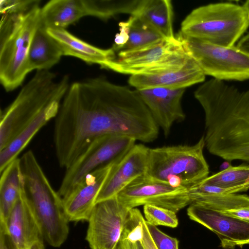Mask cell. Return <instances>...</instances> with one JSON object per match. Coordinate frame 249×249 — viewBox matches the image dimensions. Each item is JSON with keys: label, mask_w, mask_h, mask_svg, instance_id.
Returning a JSON list of instances; mask_svg holds the SVG:
<instances>
[{"label": "cell", "mask_w": 249, "mask_h": 249, "mask_svg": "<svg viewBox=\"0 0 249 249\" xmlns=\"http://www.w3.org/2000/svg\"><path fill=\"white\" fill-rule=\"evenodd\" d=\"M159 128L137 89L102 77L74 82L55 118L57 160L66 169L98 138L118 135L151 142Z\"/></svg>", "instance_id": "cell-1"}, {"label": "cell", "mask_w": 249, "mask_h": 249, "mask_svg": "<svg viewBox=\"0 0 249 249\" xmlns=\"http://www.w3.org/2000/svg\"><path fill=\"white\" fill-rule=\"evenodd\" d=\"M204 112L205 146L225 160L249 162V89L214 78L194 92Z\"/></svg>", "instance_id": "cell-2"}, {"label": "cell", "mask_w": 249, "mask_h": 249, "mask_svg": "<svg viewBox=\"0 0 249 249\" xmlns=\"http://www.w3.org/2000/svg\"><path fill=\"white\" fill-rule=\"evenodd\" d=\"M70 86L67 75L58 79L50 70L37 71L11 104L1 111L0 150L44 109L61 103Z\"/></svg>", "instance_id": "cell-3"}, {"label": "cell", "mask_w": 249, "mask_h": 249, "mask_svg": "<svg viewBox=\"0 0 249 249\" xmlns=\"http://www.w3.org/2000/svg\"><path fill=\"white\" fill-rule=\"evenodd\" d=\"M20 160L24 191L43 238L50 246L59 247L69 232L62 197L53 188L32 151L26 152Z\"/></svg>", "instance_id": "cell-4"}, {"label": "cell", "mask_w": 249, "mask_h": 249, "mask_svg": "<svg viewBox=\"0 0 249 249\" xmlns=\"http://www.w3.org/2000/svg\"><path fill=\"white\" fill-rule=\"evenodd\" d=\"M39 5L19 13L1 14L0 82L7 91L18 87L30 72L29 52L40 23Z\"/></svg>", "instance_id": "cell-5"}, {"label": "cell", "mask_w": 249, "mask_h": 249, "mask_svg": "<svg viewBox=\"0 0 249 249\" xmlns=\"http://www.w3.org/2000/svg\"><path fill=\"white\" fill-rule=\"evenodd\" d=\"M204 147L203 136L194 145L149 148L144 175L174 186L189 188L208 177Z\"/></svg>", "instance_id": "cell-6"}, {"label": "cell", "mask_w": 249, "mask_h": 249, "mask_svg": "<svg viewBox=\"0 0 249 249\" xmlns=\"http://www.w3.org/2000/svg\"><path fill=\"white\" fill-rule=\"evenodd\" d=\"M249 26L243 6L220 2L194 9L181 22L179 32L216 45L232 47Z\"/></svg>", "instance_id": "cell-7"}, {"label": "cell", "mask_w": 249, "mask_h": 249, "mask_svg": "<svg viewBox=\"0 0 249 249\" xmlns=\"http://www.w3.org/2000/svg\"><path fill=\"white\" fill-rule=\"evenodd\" d=\"M190 58L176 36L136 49L116 53L103 68L129 74H151L183 66Z\"/></svg>", "instance_id": "cell-8"}, {"label": "cell", "mask_w": 249, "mask_h": 249, "mask_svg": "<svg viewBox=\"0 0 249 249\" xmlns=\"http://www.w3.org/2000/svg\"><path fill=\"white\" fill-rule=\"evenodd\" d=\"M176 37L205 75L220 81L249 79V55L236 47L216 45L179 32Z\"/></svg>", "instance_id": "cell-9"}, {"label": "cell", "mask_w": 249, "mask_h": 249, "mask_svg": "<svg viewBox=\"0 0 249 249\" xmlns=\"http://www.w3.org/2000/svg\"><path fill=\"white\" fill-rule=\"evenodd\" d=\"M136 141L118 135H106L95 139L66 169L57 191L59 196L65 197L89 173L121 158L135 144Z\"/></svg>", "instance_id": "cell-10"}, {"label": "cell", "mask_w": 249, "mask_h": 249, "mask_svg": "<svg viewBox=\"0 0 249 249\" xmlns=\"http://www.w3.org/2000/svg\"><path fill=\"white\" fill-rule=\"evenodd\" d=\"M117 197L129 209L150 204L177 213L192 203L189 188L174 186L144 175L132 181Z\"/></svg>", "instance_id": "cell-11"}, {"label": "cell", "mask_w": 249, "mask_h": 249, "mask_svg": "<svg viewBox=\"0 0 249 249\" xmlns=\"http://www.w3.org/2000/svg\"><path fill=\"white\" fill-rule=\"evenodd\" d=\"M129 210L117 196L96 203L86 236L90 249H117Z\"/></svg>", "instance_id": "cell-12"}, {"label": "cell", "mask_w": 249, "mask_h": 249, "mask_svg": "<svg viewBox=\"0 0 249 249\" xmlns=\"http://www.w3.org/2000/svg\"><path fill=\"white\" fill-rule=\"evenodd\" d=\"M189 218L215 233L224 249L249 244V221L228 215L203 203L195 202L187 209Z\"/></svg>", "instance_id": "cell-13"}, {"label": "cell", "mask_w": 249, "mask_h": 249, "mask_svg": "<svg viewBox=\"0 0 249 249\" xmlns=\"http://www.w3.org/2000/svg\"><path fill=\"white\" fill-rule=\"evenodd\" d=\"M117 160L89 173L62 198L69 221H88L98 196Z\"/></svg>", "instance_id": "cell-14"}, {"label": "cell", "mask_w": 249, "mask_h": 249, "mask_svg": "<svg viewBox=\"0 0 249 249\" xmlns=\"http://www.w3.org/2000/svg\"><path fill=\"white\" fill-rule=\"evenodd\" d=\"M149 148L135 144L114 164L96 203L115 197L146 172Z\"/></svg>", "instance_id": "cell-15"}, {"label": "cell", "mask_w": 249, "mask_h": 249, "mask_svg": "<svg viewBox=\"0 0 249 249\" xmlns=\"http://www.w3.org/2000/svg\"><path fill=\"white\" fill-rule=\"evenodd\" d=\"M137 90L165 136L169 134L175 123L185 120L181 100L185 89L156 88Z\"/></svg>", "instance_id": "cell-16"}, {"label": "cell", "mask_w": 249, "mask_h": 249, "mask_svg": "<svg viewBox=\"0 0 249 249\" xmlns=\"http://www.w3.org/2000/svg\"><path fill=\"white\" fill-rule=\"evenodd\" d=\"M0 226L4 228L16 249H29L34 242L43 239L23 187L5 222H0Z\"/></svg>", "instance_id": "cell-17"}, {"label": "cell", "mask_w": 249, "mask_h": 249, "mask_svg": "<svg viewBox=\"0 0 249 249\" xmlns=\"http://www.w3.org/2000/svg\"><path fill=\"white\" fill-rule=\"evenodd\" d=\"M205 75L190 57L182 67L151 74H138L130 76L129 84L137 90L163 88L185 89L203 82Z\"/></svg>", "instance_id": "cell-18"}, {"label": "cell", "mask_w": 249, "mask_h": 249, "mask_svg": "<svg viewBox=\"0 0 249 249\" xmlns=\"http://www.w3.org/2000/svg\"><path fill=\"white\" fill-rule=\"evenodd\" d=\"M47 33L57 43L63 55L79 58L89 64H96L103 68L115 56L111 48L103 49L92 45L77 37L66 29L48 28Z\"/></svg>", "instance_id": "cell-19"}, {"label": "cell", "mask_w": 249, "mask_h": 249, "mask_svg": "<svg viewBox=\"0 0 249 249\" xmlns=\"http://www.w3.org/2000/svg\"><path fill=\"white\" fill-rule=\"evenodd\" d=\"M61 103H54L27 124L2 149L0 150V172L28 145L37 132L50 120L57 116Z\"/></svg>", "instance_id": "cell-20"}, {"label": "cell", "mask_w": 249, "mask_h": 249, "mask_svg": "<svg viewBox=\"0 0 249 249\" xmlns=\"http://www.w3.org/2000/svg\"><path fill=\"white\" fill-rule=\"evenodd\" d=\"M63 55L57 43L40 23L30 47L28 56L29 72L34 70H50L59 62Z\"/></svg>", "instance_id": "cell-21"}, {"label": "cell", "mask_w": 249, "mask_h": 249, "mask_svg": "<svg viewBox=\"0 0 249 249\" xmlns=\"http://www.w3.org/2000/svg\"><path fill=\"white\" fill-rule=\"evenodd\" d=\"M87 16L83 0H52L40 11V23L46 29H66Z\"/></svg>", "instance_id": "cell-22"}, {"label": "cell", "mask_w": 249, "mask_h": 249, "mask_svg": "<svg viewBox=\"0 0 249 249\" xmlns=\"http://www.w3.org/2000/svg\"><path fill=\"white\" fill-rule=\"evenodd\" d=\"M0 222L5 223L23 187L20 160L17 158L0 172Z\"/></svg>", "instance_id": "cell-23"}, {"label": "cell", "mask_w": 249, "mask_h": 249, "mask_svg": "<svg viewBox=\"0 0 249 249\" xmlns=\"http://www.w3.org/2000/svg\"><path fill=\"white\" fill-rule=\"evenodd\" d=\"M140 17L163 38L176 37L173 27V8L170 0H144L138 13Z\"/></svg>", "instance_id": "cell-24"}, {"label": "cell", "mask_w": 249, "mask_h": 249, "mask_svg": "<svg viewBox=\"0 0 249 249\" xmlns=\"http://www.w3.org/2000/svg\"><path fill=\"white\" fill-rule=\"evenodd\" d=\"M199 182L223 189L228 194L245 192L249 190V166H229Z\"/></svg>", "instance_id": "cell-25"}, {"label": "cell", "mask_w": 249, "mask_h": 249, "mask_svg": "<svg viewBox=\"0 0 249 249\" xmlns=\"http://www.w3.org/2000/svg\"><path fill=\"white\" fill-rule=\"evenodd\" d=\"M144 0H83L87 16L107 19L121 14L136 15Z\"/></svg>", "instance_id": "cell-26"}, {"label": "cell", "mask_w": 249, "mask_h": 249, "mask_svg": "<svg viewBox=\"0 0 249 249\" xmlns=\"http://www.w3.org/2000/svg\"><path fill=\"white\" fill-rule=\"evenodd\" d=\"M196 202L203 203L228 215L249 221V196L236 194L209 196Z\"/></svg>", "instance_id": "cell-27"}, {"label": "cell", "mask_w": 249, "mask_h": 249, "mask_svg": "<svg viewBox=\"0 0 249 249\" xmlns=\"http://www.w3.org/2000/svg\"><path fill=\"white\" fill-rule=\"evenodd\" d=\"M128 20V39L120 51L138 49L164 39L138 16H130Z\"/></svg>", "instance_id": "cell-28"}, {"label": "cell", "mask_w": 249, "mask_h": 249, "mask_svg": "<svg viewBox=\"0 0 249 249\" xmlns=\"http://www.w3.org/2000/svg\"><path fill=\"white\" fill-rule=\"evenodd\" d=\"M143 217L137 208L130 209L119 243L134 244L142 242L143 237Z\"/></svg>", "instance_id": "cell-29"}, {"label": "cell", "mask_w": 249, "mask_h": 249, "mask_svg": "<svg viewBox=\"0 0 249 249\" xmlns=\"http://www.w3.org/2000/svg\"><path fill=\"white\" fill-rule=\"evenodd\" d=\"M145 220L154 226H164L176 228L178 225V219L175 212L164 208L150 204L143 206Z\"/></svg>", "instance_id": "cell-30"}, {"label": "cell", "mask_w": 249, "mask_h": 249, "mask_svg": "<svg viewBox=\"0 0 249 249\" xmlns=\"http://www.w3.org/2000/svg\"><path fill=\"white\" fill-rule=\"evenodd\" d=\"M148 231L157 249H178V241L146 221Z\"/></svg>", "instance_id": "cell-31"}, {"label": "cell", "mask_w": 249, "mask_h": 249, "mask_svg": "<svg viewBox=\"0 0 249 249\" xmlns=\"http://www.w3.org/2000/svg\"><path fill=\"white\" fill-rule=\"evenodd\" d=\"M40 2L37 0H1L0 12L1 14L23 12L40 3Z\"/></svg>", "instance_id": "cell-32"}, {"label": "cell", "mask_w": 249, "mask_h": 249, "mask_svg": "<svg viewBox=\"0 0 249 249\" xmlns=\"http://www.w3.org/2000/svg\"><path fill=\"white\" fill-rule=\"evenodd\" d=\"M120 32L117 34L111 48L116 53L120 51L127 42L129 37V22L128 20L119 23Z\"/></svg>", "instance_id": "cell-33"}, {"label": "cell", "mask_w": 249, "mask_h": 249, "mask_svg": "<svg viewBox=\"0 0 249 249\" xmlns=\"http://www.w3.org/2000/svg\"><path fill=\"white\" fill-rule=\"evenodd\" d=\"M143 226V237L142 240V244L145 249H157L153 240H152L150 233L148 231L146 220L144 218L142 219Z\"/></svg>", "instance_id": "cell-34"}, {"label": "cell", "mask_w": 249, "mask_h": 249, "mask_svg": "<svg viewBox=\"0 0 249 249\" xmlns=\"http://www.w3.org/2000/svg\"><path fill=\"white\" fill-rule=\"evenodd\" d=\"M0 249H16L4 228L0 226Z\"/></svg>", "instance_id": "cell-35"}, {"label": "cell", "mask_w": 249, "mask_h": 249, "mask_svg": "<svg viewBox=\"0 0 249 249\" xmlns=\"http://www.w3.org/2000/svg\"><path fill=\"white\" fill-rule=\"evenodd\" d=\"M236 47L249 55V33L241 38L238 41Z\"/></svg>", "instance_id": "cell-36"}, {"label": "cell", "mask_w": 249, "mask_h": 249, "mask_svg": "<svg viewBox=\"0 0 249 249\" xmlns=\"http://www.w3.org/2000/svg\"><path fill=\"white\" fill-rule=\"evenodd\" d=\"M117 249H145L142 242H138L134 244L126 243H119Z\"/></svg>", "instance_id": "cell-37"}, {"label": "cell", "mask_w": 249, "mask_h": 249, "mask_svg": "<svg viewBox=\"0 0 249 249\" xmlns=\"http://www.w3.org/2000/svg\"><path fill=\"white\" fill-rule=\"evenodd\" d=\"M29 249H45L43 240L36 241L30 246Z\"/></svg>", "instance_id": "cell-38"}, {"label": "cell", "mask_w": 249, "mask_h": 249, "mask_svg": "<svg viewBox=\"0 0 249 249\" xmlns=\"http://www.w3.org/2000/svg\"><path fill=\"white\" fill-rule=\"evenodd\" d=\"M242 6L245 11L249 22V0L246 1Z\"/></svg>", "instance_id": "cell-39"}]
</instances>
